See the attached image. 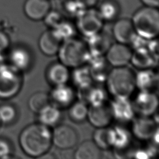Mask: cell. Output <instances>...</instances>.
I'll use <instances>...</instances> for the list:
<instances>
[{
	"instance_id": "obj_1",
	"label": "cell",
	"mask_w": 159,
	"mask_h": 159,
	"mask_svg": "<svg viewBox=\"0 0 159 159\" xmlns=\"http://www.w3.org/2000/svg\"><path fill=\"white\" fill-rule=\"evenodd\" d=\"M19 144L24 152L32 157L45 155L52 144V131L40 123L26 127L19 135Z\"/></svg>"
},
{
	"instance_id": "obj_2",
	"label": "cell",
	"mask_w": 159,
	"mask_h": 159,
	"mask_svg": "<svg viewBox=\"0 0 159 159\" xmlns=\"http://www.w3.org/2000/svg\"><path fill=\"white\" fill-rule=\"evenodd\" d=\"M109 92L114 98H129L135 88V74L128 67H115L106 79Z\"/></svg>"
},
{
	"instance_id": "obj_3",
	"label": "cell",
	"mask_w": 159,
	"mask_h": 159,
	"mask_svg": "<svg viewBox=\"0 0 159 159\" xmlns=\"http://www.w3.org/2000/svg\"><path fill=\"white\" fill-rule=\"evenodd\" d=\"M131 20L138 35L148 40L157 37L159 32V12L157 7L145 6L134 13Z\"/></svg>"
},
{
	"instance_id": "obj_4",
	"label": "cell",
	"mask_w": 159,
	"mask_h": 159,
	"mask_svg": "<svg viewBox=\"0 0 159 159\" xmlns=\"http://www.w3.org/2000/svg\"><path fill=\"white\" fill-rule=\"evenodd\" d=\"M58 53L60 62L71 68L87 63L90 57L87 45L75 37L62 42Z\"/></svg>"
},
{
	"instance_id": "obj_5",
	"label": "cell",
	"mask_w": 159,
	"mask_h": 159,
	"mask_svg": "<svg viewBox=\"0 0 159 159\" xmlns=\"http://www.w3.org/2000/svg\"><path fill=\"white\" fill-rule=\"evenodd\" d=\"M20 71L12 65H0V98L9 99L16 96L22 86Z\"/></svg>"
},
{
	"instance_id": "obj_6",
	"label": "cell",
	"mask_w": 159,
	"mask_h": 159,
	"mask_svg": "<svg viewBox=\"0 0 159 159\" xmlns=\"http://www.w3.org/2000/svg\"><path fill=\"white\" fill-rule=\"evenodd\" d=\"M103 20L97 10L92 8L86 9L76 17V29L86 38L95 35L101 31Z\"/></svg>"
},
{
	"instance_id": "obj_7",
	"label": "cell",
	"mask_w": 159,
	"mask_h": 159,
	"mask_svg": "<svg viewBox=\"0 0 159 159\" xmlns=\"http://www.w3.org/2000/svg\"><path fill=\"white\" fill-rule=\"evenodd\" d=\"M132 103L135 111L140 116H150L157 111L158 100L154 92L140 91Z\"/></svg>"
},
{
	"instance_id": "obj_8",
	"label": "cell",
	"mask_w": 159,
	"mask_h": 159,
	"mask_svg": "<svg viewBox=\"0 0 159 159\" xmlns=\"http://www.w3.org/2000/svg\"><path fill=\"white\" fill-rule=\"evenodd\" d=\"M52 143L60 149H70L78 141V135L75 130L67 125L57 126L52 132Z\"/></svg>"
},
{
	"instance_id": "obj_9",
	"label": "cell",
	"mask_w": 159,
	"mask_h": 159,
	"mask_svg": "<svg viewBox=\"0 0 159 159\" xmlns=\"http://www.w3.org/2000/svg\"><path fill=\"white\" fill-rule=\"evenodd\" d=\"M109 107L112 118L119 122H128L134 118L135 111L133 103L129 98H114Z\"/></svg>"
},
{
	"instance_id": "obj_10",
	"label": "cell",
	"mask_w": 159,
	"mask_h": 159,
	"mask_svg": "<svg viewBox=\"0 0 159 159\" xmlns=\"http://www.w3.org/2000/svg\"><path fill=\"white\" fill-rule=\"evenodd\" d=\"M158 130V123L149 116H140L132 119V132L139 140H150Z\"/></svg>"
},
{
	"instance_id": "obj_11",
	"label": "cell",
	"mask_w": 159,
	"mask_h": 159,
	"mask_svg": "<svg viewBox=\"0 0 159 159\" xmlns=\"http://www.w3.org/2000/svg\"><path fill=\"white\" fill-rule=\"evenodd\" d=\"M76 95L79 101L93 107L105 104L107 99V94L105 89L93 84L88 88L78 89Z\"/></svg>"
},
{
	"instance_id": "obj_12",
	"label": "cell",
	"mask_w": 159,
	"mask_h": 159,
	"mask_svg": "<svg viewBox=\"0 0 159 159\" xmlns=\"http://www.w3.org/2000/svg\"><path fill=\"white\" fill-rule=\"evenodd\" d=\"M132 50L126 44H111L107 52L106 58L109 64L114 67L124 66L130 61Z\"/></svg>"
},
{
	"instance_id": "obj_13",
	"label": "cell",
	"mask_w": 159,
	"mask_h": 159,
	"mask_svg": "<svg viewBox=\"0 0 159 159\" xmlns=\"http://www.w3.org/2000/svg\"><path fill=\"white\" fill-rule=\"evenodd\" d=\"M75 96L73 89L66 84H63L54 86L49 98L52 104L60 108L70 106L74 102Z\"/></svg>"
},
{
	"instance_id": "obj_14",
	"label": "cell",
	"mask_w": 159,
	"mask_h": 159,
	"mask_svg": "<svg viewBox=\"0 0 159 159\" xmlns=\"http://www.w3.org/2000/svg\"><path fill=\"white\" fill-rule=\"evenodd\" d=\"M87 63L93 81L102 83L106 81L110 71V65L104 55L93 56L90 54Z\"/></svg>"
},
{
	"instance_id": "obj_15",
	"label": "cell",
	"mask_w": 159,
	"mask_h": 159,
	"mask_svg": "<svg viewBox=\"0 0 159 159\" xmlns=\"http://www.w3.org/2000/svg\"><path fill=\"white\" fill-rule=\"evenodd\" d=\"M50 9L48 0H25L23 7L25 16L35 21L43 19Z\"/></svg>"
},
{
	"instance_id": "obj_16",
	"label": "cell",
	"mask_w": 159,
	"mask_h": 159,
	"mask_svg": "<svg viewBox=\"0 0 159 159\" xmlns=\"http://www.w3.org/2000/svg\"><path fill=\"white\" fill-rule=\"evenodd\" d=\"M87 118L91 125L96 128L107 127L112 120V116L109 107L106 104L88 108Z\"/></svg>"
},
{
	"instance_id": "obj_17",
	"label": "cell",
	"mask_w": 159,
	"mask_h": 159,
	"mask_svg": "<svg viewBox=\"0 0 159 159\" xmlns=\"http://www.w3.org/2000/svg\"><path fill=\"white\" fill-rule=\"evenodd\" d=\"M135 34L132 20L129 19H120L115 22L112 28L114 38L120 43L129 44Z\"/></svg>"
},
{
	"instance_id": "obj_18",
	"label": "cell",
	"mask_w": 159,
	"mask_h": 159,
	"mask_svg": "<svg viewBox=\"0 0 159 159\" xmlns=\"http://www.w3.org/2000/svg\"><path fill=\"white\" fill-rule=\"evenodd\" d=\"M86 39L87 47L89 53L93 56L104 55L111 45L109 36L101 31Z\"/></svg>"
},
{
	"instance_id": "obj_19",
	"label": "cell",
	"mask_w": 159,
	"mask_h": 159,
	"mask_svg": "<svg viewBox=\"0 0 159 159\" xmlns=\"http://www.w3.org/2000/svg\"><path fill=\"white\" fill-rule=\"evenodd\" d=\"M158 77L150 68L141 69L135 75V84L139 91H153L157 86Z\"/></svg>"
},
{
	"instance_id": "obj_20",
	"label": "cell",
	"mask_w": 159,
	"mask_h": 159,
	"mask_svg": "<svg viewBox=\"0 0 159 159\" xmlns=\"http://www.w3.org/2000/svg\"><path fill=\"white\" fill-rule=\"evenodd\" d=\"M9 61L10 65L19 71L26 70L31 64V55L29 51L25 48L17 47L11 51Z\"/></svg>"
},
{
	"instance_id": "obj_21",
	"label": "cell",
	"mask_w": 159,
	"mask_h": 159,
	"mask_svg": "<svg viewBox=\"0 0 159 159\" xmlns=\"http://www.w3.org/2000/svg\"><path fill=\"white\" fill-rule=\"evenodd\" d=\"M48 81L53 85L66 84L70 75L68 67L62 63H55L51 65L47 71Z\"/></svg>"
},
{
	"instance_id": "obj_22",
	"label": "cell",
	"mask_w": 159,
	"mask_h": 159,
	"mask_svg": "<svg viewBox=\"0 0 159 159\" xmlns=\"http://www.w3.org/2000/svg\"><path fill=\"white\" fill-rule=\"evenodd\" d=\"M61 42L52 33L51 29L44 32L40 37L39 47L41 52L48 56L57 54Z\"/></svg>"
},
{
	"instance_id": "obj_23",
	"label": "cell",
	"mask_w": 159,
	"mask_h": 159,
	"mask_svg": "<svg viewBox=\"0 0 159 159\" xmlns=\"http://www.w3.org/2000/svg\"><path fill=\"white\" fill-rule=\"evenodd\" d=\"M130 61L140 70L150 68L158 64L146 47L134 50Z\"/></svg>"
},
{
	"instance_id": "obj_24",
	"label": "cell",
	"mask_w": 159,
	"mask_h": 159,
	"mask_svg": "<svg viewBox=\"0 0 159 159\" xmlns=\"http://www.w3.org/2000/svg\"><path fill=\"white\" fill-rule=\"evenodd\" d=\"M71 78L78 89L88 88L94 82L88 66H84L83 65L74 68Z\"/></svg>"
},
{
	"instance_id": "obj_25",
	"label": "cell",
	"mask_w": 159,
	"mask_h": 159,
	"mask_svg": "<svg viewBox=\"0 0 159 159\" xmlns=\"http://www.w3.org/2000/svg\"><path fill=\"white\" fill-rule=\"evenodd\" d=\"M61 117V112L59 107L49 104L38 113L39 123L47 127L54 126L57 124Z\"/></svg>"
},
{
	"instance_id": "obj_26",
	"label": "cell",
	"mask_w": 159,
	"mask_h": 159,
	"mask_svg": "<svg viewBox=\"0 0 159 159\" xmlns=\"http://www.w3.org/2000/svg\"><path fill=\"white\" fill-rule=\"evenodd\" d=\"M112 147L115 150H124L129 147L131 142L130 132L120 125L112 127Z\"/></svg>"
},
{
	"instance_id": "obj_27",
	"label": "cell",
	"mask_w": 159,
	"mask_h": 159,
	"mask_svg": "<svg viewBox=\"0 0 159 159\" xmlns=\"http://www.w3.org/2000/svg\"><path fill=\"white\" fill-rule=\"evenodd\" d=\"M100 150L93 141L87 140L78 147L75 157L77 159H98L101 155Z\"/></svg>"
},
{
	"instance_id": "obj_28",
	"label": "cell",
	"mask_w": 159,
	"mask_h": 159,
	"mask_svg": "<svg viewBox=\"0 0 159 159\" xmlns=\"http://www.w3.org/2000/svg\"><path fill=\"white\" fill-rule=\"evenodd\" d=\"M53 35L61 42L73 38L76 28L71 22L63 20L54 28L51 29Z\"/></svg>"
},
{
	"instance_id": "obj_29",
	"label": "cell",
	"mask_w": 159,
	"mask_h": 159,
	"mask_svg": "<svg viewBox=\"0 0 159 159\" xmlns=\"http://www.w3.org/2000/svg\"><path fill=\"white\" fill-rule=\"evenodd\" d=\"M93 142L100 149H107L112 147V127L97 128L93 134Z\"/></svg>"
},
{
	"instance_id": "obj_30",
	"label": "cell",
	"mask_w": 159,
	"mask_h": 159,
	"mask_svg": "<svg viewBox=\"0 0 159 159\" xmlns=\"http://www.w3.org/2000/svg\"><path fill=\"white\" fill-rule=\"evenodd\" d=\"M103 21H112L119 14V7L112 1L106 0L102 2L97 10Z\"/></svg>"
},
{
	"instance_id": "obj_31",
	"label": "cell",
	"mask_w": 159,
	"mask_h": 159,
	"mask_svg": "<svg viewBox=\"0 0 159 159\" xmlns=\"http://www.w3.org/2000/svg\"><path fill=\"white\" fill-rule=\"evenodd\" d=\"M50 102L49 95L45 92L39 91L33 94L29 98L28 106L30 109L35 113H39L43 108Z\"/></svg>"
},
{
	"instance_id": "obj_32",
	"label": "cell",
	"mask_w": 159,
	"mask_h": 159,
	"mask_svg": "<svg viewBox=\"0 0 159 159\" xmlns=\"http://www.w3.org/2000/svg\"><path fill=\"white\" fill-rule=\"evenodd\" d=\"M88 112L87 104L84 102L78 101L70 105L68 114L72 120L76 122H81L87 118Z\"/></svg>"
},
{
	"instance_id": "obj_33",
	"label": "cell",
	"mask_w": 159,
	"mask_h": 159,
	"mask_svg": "<svg viewBox=\"0 0 159 159\" xmlns=\"http://www.w3.org/2000/svg\"><path fill=\"white\" fill-rule=\"evenodd\" d=\"M17 117V111L11 104L0 105V122L9 124L14 121Z\"/></svg>"
},
{
	"instance_id": "obj_34",
	"label": "cell",
	"mask_w": 159,
	"mask_h": 159,
	"mask_svg": "<svg viewBox=\"0 0 159 159\" xmlns=\"http://www.w3.org/2000/svg\"><path fill=\"white\" fill-rule=\"evenodd\" d=\"M64 9L69 16L76 18L86 8L76 0H67L65 2Z\"/></svg>"
},
{
	"instance_id": "obj_35",
	"label": "cell",
	"mask_w": 159,
	"mask_h": 159,
	"mask_svg": "<svg viewBox=\"0 0 159 159\" xmlns=\"http://www.w3.org/2000/svg\"><path fill=\"white\" fill-rule=\"evenodd\" d=\"M45 24L50 28H54L62 20H64L63 16L57 11H52L51 9L46 14L43 19Z\"/></svg>"
},
{
	"instance_id": "obj_36",
	"label": "cell",
	"mask_w": 159,
	"mask_h": 159,
	"mask_svg": "<svg viewBox=\"0 0 159 159\" xmlns=\"http://www.w3.org/2000/svg\"><path fill=\"white\" fill-rule=\"evenodd\" d=\"M148 41V39H146L136 33V34L134 36L129 45H130L131 48L133 50H136L138 48L146 47Z\"/></svg>"
},
{
	"instance_id": "obj_37",
	"label": "cell",
	"mask_w": 159,
	"mask_h": 159,
	"mask_svg": "<svg viewBox=\"0 0 159 159\" xmlns=\"http://www.w3.org/2000/svg\"><path fill=\"white\" fill-rule=\"evenodd\" d=\"M147 49L153 58V59L158 62V40L156 38L149 39L146 46Z\"/></svg>"
},
{
	"instance_id": "obj_38",
	"label": "cell",
	"mask_w": 159,
	"mask_h": 159,
	"mask_svg": "<svg viewBox=\"0 0 159 159\" xmlns=\"http://www.w3.org/2000/svg\"><path fill=\"white\" fill-rule=\"evenodd\" d=\"M12 148L9 142L4 139L0 138V158H7L10 157Z\"/></svg>"
},
{
	"instance_id": "obj_39",
	"label": "cell",
	"mask_w": 159,
	"mask_h": 159,
	"mask_svg": "<svg viewBox=\"0 0 159 159\" xmlns=\"http://www.w3.org/2000/svg\"><path fill=\"white\" fill-rule=\"evenodd\" d=\"M9 39L8 36L2 30H0V52L7 49L9 45Z\"/></svg>"
},
{
	"instance_id": "obj_40",
	"label": "cell",
	"mask_w": 159,
	"mask_h": 159,
	"mask_svg": "<svg viewBox=\"0 0 159 159\" xmlns=\"http://www.w3.org/2000/svg\"><path fill=\"white\" fill-rule=\"evenodd\" d=\"M80 4H81L84 7L92 8L97 4L99 0H76Z\"/></svg>"
},
{
	"instance_id": "obj_41",
	"label": "cell",
	"mask_w": 159,
	"mask_h": 159,
	"mask_svg": "<svg viewBox=\"0 0 159 159\" xmlns=\"http://www.w3.org/2000/svg\"><path fill=\"white\" fill-rule=\"evenodd\" d=\"M140 1L145 6L158 7L159 4V0H140Z\"/></svg>"
},
{
	"instance_id": "obj_42",
	"label": "cell",
	"mask_w": 159,
	"mask_h": 159,
	"mask_svg": "<svg viewBox=\"0 0 159 159\" xmlns=\"http://www.w3.org/2000/svg\"><path fill=\"white\" fill-rule=\"evenodd\" d=\"M4 63V57L2 54V52H0V65Z\"/></svg>"
},
{
	"instance_id": "obj_43",
	"label": "cell",
	"mask_w": 159,
	"mask_h": 159,
	"mask_svg": "<svg viewBox=\"0 0 159 159\" xmlns=\"http://www.w3.org/2000/svg\"><path fill=\"white\" fill-rule=\"evenodd\" d=\"M0 125H1V122H0Z\"/></svg>"
}]
</instances>
